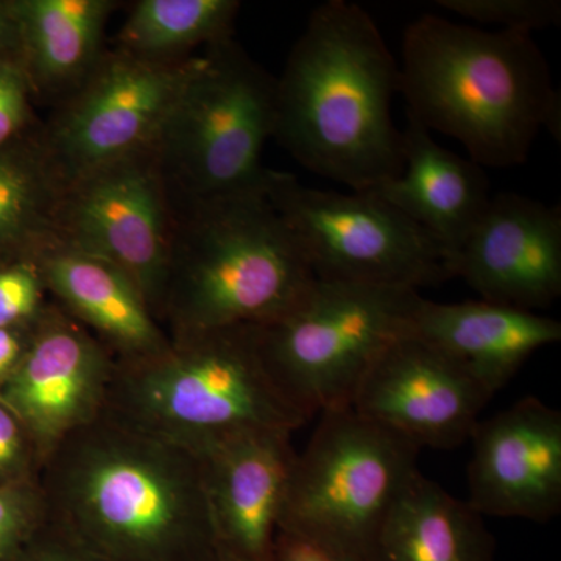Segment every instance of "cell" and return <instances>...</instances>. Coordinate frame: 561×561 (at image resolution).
I'll use <instances>...</instances> for the list:
<instances>
[{
	"label": "cell",
	"instance_id": "obj_24",
	"mask_svg": "<svg viewBox=\"0 0 561 561\" xmlns=\"http://www.w3.org/2000/svg\"><path fill=\"white\" fill-rule=\"evenodd\" d=\"M437 3L465 20L500 25L501 31L531 35L561 22L560 0H438Z\"/></svg>",
	"mask_w": 561,
	"mask_h": 561
},
{
	"label": "cell",
	"instance_id": "obj_23",
	"mask_svg": "<svg viewBox=\"0 0 561 561\" xmlns=\"http://www.w3.org/2000/svg\"><path fill=\"white\" fill-rule=\"evenodd\" d=\"M49 198L46 175L27 157L0 154V245L31 231Z\"/></svg>",
	"mask_w": 561,
	"mask_h": 561
},
{
	"label": "cell",
	"instance_id": "obj_7",
	"mask_svg": "<svg viewBox=\"0 0 561 561\" xmlns=\"http://www.w3.org/2000/svg\"><path fill=\"white\" fill-rule=\"evenodd\" d=\"M419 290L370 284H313L308 297L260 327L273 381L306 415L350 408L354 391L391 342L411 334Z\"/></svg>",
	"mask_w": 561,
	"mask_h": 561
},
{
	"label": "cell",
	"instance_id": "obj_3",
	"mask_svg": "<svg viewBox=\"0 0 561 561\" xmlns=\"http://www.w3.org/2000/svg\"><path fill=\"white\" fill-rule=\"evenodd\" d=\"M401 57L405 114L459 140L483 169L524 164L542 130L560 140L561 95L530 33L423 14L405 28Z\"/></svg>",
	"mask_w": 561,
	"mask_h": 561
},
{
	"label": "cell",
	"instance_id": "obj_9",
	"mask_svg": "<svg viewBox=\"0 0 561 561\" xmlns=\"http://www.w3.org/2000/svg\"><path fill=\"white\" fill-rule=\"evenodd\" d=\"M265 192L316 279L413 290L453 279L440 243L375 192L313 190L272 171Z\"/></svg>",
	"mask_w": 561,
	"mask_h": 561
},
{
	"label": "cell",
	"instance_id": "obj_5",
	"mask_svg": "<svg viewBox=\"0 0 561 561\" xmlns=\"http://www.w3.org/2000/svg\"><path fill=\"white\" fill-rule=\"evenodd\" d=\"M316 283L267 192H251L192 205L161 313L171 337L265 327L294 311Z\"/></svg>",
	"mask_w": 561,
	"mask_h": 561
},
{
	"label": "cell",
	"instance_id": "obj_15",
	"mask_svg": "<svg viewBox=\"0 0 561 561\" xmlns=\"http://www.w3.org/2000/svg\"><path fill=\"white\" fill-rule=\"evenodd\" d=\"M291 434L245 432L192 453L201 461L220 559L271 561L298 456Z\"/></svg>",
	"mask_w": 561,
	"mask_h": 561
},
{
	"label": "cell",
	"instance_id": "obj_17",
	"mask_svg": "<svg viewBox=\"0 0 561 561\" xmlns=\"http://www.w3.org/2000/svg\"><path fill=\"white\" fill-rule=\"evenodd\" d=\"M411 334L459 364L491 394L531 354L561 341L560 321L490 301L416 302Z\"/></svg>",
	"mask_w": 561,
	"mask_h": 561
},
{
	"label": "cell",
	"instance_id": "obj_13",
	"mask_svg": "<svg viewBox=\"0 0 561 561\" xmlns=\"http://www.w3.org/2000/svg\"><path fill=\"white\" fill-rule=\"evenodd\" d=\"M468 504L482 516L548 523L561 511V412L535 397L472 431Z\"/></svg>",
	"mask_w": 561,
	"mask_h": 561
},
{
	"label": "cell",
	"instance_id": "obj_26",
	"mask_svg": "<svg viewBox=\"0 0 561 561\" xmlns=\"http://www.w3.org/2000/svg\"><path fill=\"white\" fill-rule=\"evenodd\" d=\"M43 286L39 272L31 265L0 268V328L31 324L43 311Z\"/></svg>",
	"mask_w": 561,
	"mask_h": 561
},
{
	"label": "cell",
	"instance_id": "obj_21",
	"mask_svg": "<svg viewBox=\"0 0 561 561\" xmlns=\"http://www.w3.org/2000/svg\"><path fill=\"white\" fill-rule=\"evenodd\" d=\"M111 7L106 0H24L10 7L39 80L68 83L90 68Z\"/></svg>",
	"mask_w": 561,
	"mask_h": 561
},
{
	"label": "cell",
	"instance_id": "obj_14",
	"mask_svg": "<svg viewBox=\"0 0 561 561\" xmlns=\"http://www.w3.org/2000/svg\"><path fill=\"white\" fill-rule=\"evenodd\" d=\"M461 278L481 300L534 312L561 295V208L501 192L454 256Z\"/></svg>",
	"mask_w": 561,
	"mask_h": 561
},
{
	"label": "cell",
	"instance_id": "obj_18",
	"mask_svg": "<svg viewBox=\"0 0 561 561\" xmlns=\"http://www.w3.org/2000/svg\"><path fill=\"white\" fill-rule=\"evenodd\" d=\"M401 175L371 192L430 232L451 265L489 206V176L478 162L442 147L411 116L401 130Z\"/></svg>",
	"mask_w": 561,
	"mask_h": 561
},
{
	"label": "cell",
	"instance_id": "obj_10",
	"mask_svg": "<svg viewBox=\"0 0 561 561\" xmlns=\"http://www.w3.org/2000/svg\"><path fill=\"white\" fill-rule=\"evenodd\" d=\"M195 66L135 55L106 62L58 122L54 146L62 165L81 180L158 146Z\"/></svg>",
	"mask_w": 561,
	"mask_h": 561
},
{
	"label": "cell",
	"instance_id": "obj_27",
	"mask_svg": "<svg viewBox=\"0 0 561 561\" xmlns=\"http://www.w3.org/2000/svg\"><path fill=\"white\" fill-rule=\"evenodd\" d=\"M41 460L20 419L0 402V486L36 482Z\"/></svg>",
	"mask_w": 561,
	"mask_h": 561
},
{
	"label": "cell",
	"instance_id": "obj_31",
	"mask_svg": "<svg viewBox=\"0 0 561 561\" xmlns=\"http://www.w3.org/2000/svg\"><path fill=\"white\" fill-rule=\"evenodd\" d=\"M31 324L20 328H0V386L10 378L11 373L16 370L24 356Z\"/></svg>",
	"mask_w": 561,
	"mask_h": 561
},
{
	"label": "cell",
	"instance_id": "obj_28",
	"mask_svg": "<svg viewBox=\"0 0 561 561\" xmlns=\"http://www.w3.org/2000/svg\"><path fill=\"white\" fill-rule=\"evenodd\" d=\"M27 106L24 72L14 62L0 58V149L20 133Z\"/></svg>",
	"mask_w": 561,
	"mask_h": 561
},
{
	"label": "cell",
	"instance_id": "obj_2",
	"mask_svg": "<svg viewBox=\"0 0 561 561\" xmlns=\"http://www.w3.org/2000/svg\"><path fill=\"white\" fill-rule=\"evenodd\" d=\"M400 65L368 11L316 7L276 80L275 138L308 171L354 192L398 179L401 130L391 116Z\"/></svg>",
	"mask_w": 561,
	"mask_h": 561
},
{
	"label": "cell",
	"instance_id": "obj_12",
	"mask_svg": "<svg viewBox=\"0 0 561 561\" xmlns=\"http://www.w3.org/2000/svg\"><path fill=\"white\" fill-rule=\"evenodd\" d=\"M491 398L459 364L408 334L376 357L350 408L420 449H453L470 440Z\"/></svg>",
	"mask_w": 561,
	"mask_h": 561
},
{
	"label": "cell",
	"instance_id": "obj_11",
	"mask_svg": "<svg viewBox=\"0 0 561 561\" xmlns=\"http://www.w3.org/2000/svg\"><path fill=\"white\" fill-rule=\"evenodd\" d=\"M116 357L91 331L58 309L32 321L27 348L0 386V402L24 424L41 465L70 432L108 404Z\"/></svg>",
	"mask_w": 561,
	"mask_h": 561
},
{
	"label": "cell",
	"instance_id": "obj_1",
	"mask_svg": "<svg viewBox=\"0 0 561 561\" xmlns=\"http://www.w3.org/2000/svg\"><path fill=\"white\" fill-rule=\"evenodd\" d=\"M47 519L106 561H210L201 461L105 409L41 465Z\"/></svg>",
	"mask_w": 561,
	"mask_h": 561
},
{
	"label": "cell",
	"instance_id": "obj_30",
	"mask_svg": "<svg viewBox=\"0 0 561 561\" xmlns=\"http://www.w3.org/2000/svg\"><path fill=\"white\" fill-rule=\"evenodd\" d=\"M271 561H350L341 553L324 548L319 542L294 534V531L278 530L275 546H273Z\"/></svg>",
	"mask_w": 561,
	"mask_h": 561
},
{
	"label": "cell",
	"instance_id": "obj_8",
	"mask_svg": "<svg viewBox=\"0 0 561 561\" xmlns=\"http://www.w3.org/2000/svg\"><path fill=\"white\" fill-rule=\"evenodd\" d=\"M275 121L276 80L225 39L197 60L158 147L192 205L262 192Z\"/></svg>",
	"mask_w": 561,
	"mask_h": 561
},
{
	"label": "cell",
	"instance_id": "obj_33",
	"mask_svg": "<svg viewBox=\"0 0 561 561\" xmlns=\"http://www.w3.org/2000/svg\"><path fill=\"white\" fill-rule=\"evenodd\" d=\"M210 561H227V560L220 559V557H216V559H213Z\"/></svg>",
	"mask_w": 561,
	"mask_h": 561
},
{
	"label": "cell",
	"instance_id": "obj_19",
	"mask_svg": "<svg viewBox=\"0 0 561 561\" xmlns=\"http://www.w3.org/2000/svg\"><path fill=\"white\" fill-rule=\"evenodd\" d=\"M43 284L111 351L116 360L157 356L171 345L138 287L101 257L61 247L44 254Z\"/></svg>",
	"mask_w": 561,
	"mask_h": 561
},
{
	"label": "cell",
	"instance_id": "obj_32",
	"mask_svg": "<svg viewBox=\"0 0 561 561\" xmlns=\"http://www.w3.org/2000/svg\"><path fill=\"white\" fill-rule=\"evenodd\" d=\"M16 32L13 16H11L10 7H3L0 3V58H3V49L9 44L11 32Z\"/></svg>",
	"mask_w": 561,
	"mask_h": 561
},
{
	"label": "cell",
	"instance_id": "obj_20",
	"mask_svg": "<svg viewBox=\"0 0 561 561\" xmlns=\"http://www.w3.org/2000/svg\"><path fill=\"white\" fill-rule=\"evenodd\" d=\"M368 561H496L481 513L416 470L376 534Z\"/></svg>",
	"mask_w": 561,
	"mask_h": 561
},
{
	"label": "cell",
	"instance_id": "obj_22",
	"mask_svg": "<svg viewBox=\"0 0 561 561\" xmlns=\"http://www.w3.org/2000/svg\"><path fill=\"white\" fill-rule=\"evenodd\" d=\"M239 10L234 0H142L122 28L121 38L135 57L183 50L198 43L230 39Z\"/></svg>",
	"mask_w": 561,
	"mask_h": 561
},
{
	"label": "cell",
	"instance_id": "obj_4",
	"mask_svg": "<svg viewBox=\"0 0 561 561\" xmlns=\"http://www.w3.org/2000/svg\"><path fill=\"white\" fill-rule=\"evenodd\" d=\"M106 409L191 453L245 432H295L311 419L273 381L260 327L173 335L157 356L116 360Z\"/></svg>",
	"mask_w": 561,
	"mask_h": 561
},
{
	"label": "cell",
	"instance_id": "obj_25",
	"mask_svg": "<svg viewBox=\"0 0 561 561\" xmlns=\"http://www.w3.org/2000/svg\"><path fill=\"white\" fill-rule=\"evenodd\" d=\"M46 523L38 481L0 486V561L20 559Z\"/></svg>",
	"mask_w": 561,
	"mask_h": 561
},
{
	"label": "cell",
	"instance_id": "obj_16",
	"mask_svg": "<svg viewBox=\"0 0 561 561\" xmlns=\"http://www.w3.org/2000/svg\"><path fill=\"white\" fill-rule=\"evenodd\" d=\"M79 181L70 210V247L125 273L158 319L168 290L172 247L157 176L136 160Z\"/></svg>",
	"mask_w": 561,
	"mask_h": 561
},
{
	"label": "cell",
	"instance_id": "obj_29",
	"mask_svg": "<svg viewBox=\"0 0 561 561\" xmlns=\"http://www.w3.org/2000/svg\"><path fill=\"white\" fill-rule=\"evenodd\" d=\"M16 561H106L47 519L35 540Z\"/></svg>",
	"mask_w": 561,
	"mask_h": 561
},
{
	"label": "cell",
	"instance_id": "obj_6",
	"mask_svg": "<svg viewBox=\"0 0 561 561\" xmlns=\"http://www.w3.org/2000/svg\"><path fill=\"white\" fill-rule=\"evenodd\" d=\"M419 446L351 408L321 412L291 471L279 530L368 561L391 504L419 470Z\"/></svg>",
	"mask_w": 561,
	"mask_h": 561
}]
</instances>
